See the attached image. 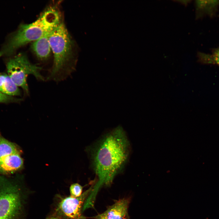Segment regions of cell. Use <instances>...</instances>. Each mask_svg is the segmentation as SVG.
<instances>
[{"label": "cell", "mask_w": 219, "mask_h": 219, "mask_svg": "<svg viewBox=\"0 0 219 219\" xmlns=\"http://www.w3.org/2000/svg\"><path fill=\"white\" fill-rule=\"evenodd\" d=\"M23 192L19 183L0 176V219H21Z\"/></svg>", "instance_id": "obj_4"}, {"label": "cell", "mask_w": 219, "mask_h": 219, "mask_svg": "<svg viewBox=\"0 0 219 219\" xmlns=\"http://www.w3.org/2000/svg\"><path fill=\"white\" fill-rule=\"evenodd\" d=\"M93 148L92 164L98 180L87 198L92 203L100 188L109 186L123 168L129 156L130 145L125 132L119 126L103 136Z\"/></svg>", "instance_id": "obj_1"}, {"label": "cell", "mask_w": 219, "mask_h": 219, "mask_svg": "<svg viewBox=\"0 0 219 219\" xmlns=\"http://www.w3.org/2000/svg\"><path fill=\"white\" fill-rule=\"evenodd\" d=\"M198 57L200 61L203 63L213 64L219 66V49L211 55L199 53Z\"/></svg>", "instance_id": "obj_12"}, {"label": "cell", "mask_w": 219, "mask_h": 219, "mask_svg": "<svg viewBox=\"0 0 219 219\" xmlns=\"http://www.w3.org/2000/svg\"><path fill=\"white\" fill-rule=\"evenodd\" d=\"M6 66L8 75L26 95L29 93L27 82L29 75H33L39 80L44 79L40 73L41 67L31 63L24 54L20 53L9 58L6 61Z\"/></svg>", "instance_id": "obj_5"}, {"label": "cell", "mask_w": 219, "mask_h": 219, "mask_svg": "<svg viewBox=\"0 0 219 219\" xmlns=\"http://www.w3.org/2000/svg\"><path fill=\"white\" fill-rule=\"evenodd\" d=\"M83 187L78 183H74L70 187V196L73 197L79 196L82 194Z\"/></svg>", "instance_id": "obj_15"}, {"label": "cell", "mask_w": 219, "mask_h": 219, "mask_svg": "<svg viewBox=\"0 0 219 219\" xmlns=\"http://www.w3.org/2000/svg\"><path fill=\"white\" fill-rule=\"evenodd\" d=\"M49 33L34 41L32 45L33 51L38 59L41 60L46 59L50 53L51 49L48 39Z\"/></svg>", "instance_id": "obj_9"}, {"label": "cell", "mask_w": 219, "mask_h": 219, "mask_svg": "<svg viewBox=\"0 0 219 219\" xmlns=\"http://www.w3.org/2000/svg\"><path fill=\"white\" fill-rule=\"evenodd\" d=\"M218 1H196L195 2L197 10L209 11L219 3Z\"/></svg>", "instance_id": "obj_13"}, {"label": "cell", "mask_w": 219, "mask_h": 219, "mask_svg": "<svg viewBox=\"0 0 219 219\" xmlns=\"http://www.w3.org/2000/svg\"><path fill=\"white\" fill-rule=\"evenodd\" d=\"M21 152L13 154L0 159V173L7 174L19 170L23 166Z\"/></svg>", "instance_id": "obj_8"}, {"label": "cell", "mask_w": 219, "mask_h": 219, "mask_svg": "<svg viewBox=\"0 0 219 219\" xmlns=\"http://www.w3.org/2000/svg\"><path fill=\"white\" fill-rule=\"evenodd\" d=\"M47 219H59V218L56 217H51Z\"/></svg>", "instance_id": "obj_17"}, {"label": "cell", "mask_w": 219, "mask_h": 219, "mask_svg": "<svg viewBox=\"0 0 219 219\" xmlns=\"http://www.w3.org/2000/svg\"><path fill=\"white\" fill-rule=\"evenodd\" d=\"M22 100L21 99L6 95L0 91V103L5 104L13 103H19Z\"/></svg>", "instance_id": "obj_14"}, {"label": "cell", "mask_w": 219, "mask_h": 219, "mask_svg": "<svg viewBox=\"0 0 219 219\" xmlns=\"http://www.w3.org/2000/svg\"><path fill=\"white\" fill-rule=\"evenodd\" d=\"M0 91L6 95L20 96L21 91L7 74L0 72Z\"/></svg>", "instance_id": "obj_10"}, {"label": "cell", "mask_w": 219, "mask_h": 219, "mask_svg": "<svg viewBox=\"0 0 219 219\" xmlns=\"http://www.w3.org/2000/svg\"><path fill=\"white\" fill-rule=\"evenodd\" d=\"M92 187L91 186L79 197H73L70 196L64 198L59 203L57 210L71 219H84L85 217L82 214L81 210L85 199Z\"/></svg>", "instance_id": "obj_6"}, {"label": "cell", "mask_w": 219, "mask_h": 219, "mask_svg": "<svg viewBox=\"0 0 219 219\" xmlns=\"http://www.w3.org/2000/svg\"><path fill=\"white\" fill-rule=\"evenodd\" d=\"M190 0H176L175 2H177L181 4L186 6L190 2Z\"/></svg>", "instance_id": "obj_16"}, {"label": "cell", "mask_w": 219, "mask_h": 219, "mask_svg": "<svg viewBox=\"0 0 219 219\" xmlns=\"http://www.w3.org/2000/svg\"><path fill=\"white\" fill-rule=\"evenodd\" d=\"M21 151L15 144L5 139L0 134V159Z\"/></svg>", "instance_id": "obj_11"}, {"label": "cell", "mask_w": 219, "mask_h": 219, "mask_svg": "<svg viewBox=\"0 0 219 219\" xmlns=\"http://www.w3.org/2000/svg\"><path fill=\"white\" fill-rule=\"evenodd\" d=\"M129 203L128 200L126 199L120 200L95 217L97 219H127Z\"/></svg>", "instance_id": "obj_7"}, {"label": "cell", "mask_w": 219, "mask_h": 219, "mask_svg": "<svg viewBox=\"0 0 219 219\" xmlns=\"http://www.w3.org/2000/svg\"><path fill=\"white\" fill-rule=\"evenodd\" d=\"M51 49L54 54L53 65L49 78L57 80L61 78L72 54L73 44L70 35L63 23L49 35Z\"/></svg>", "instance_id": "obj_3"}, {"label": "cell", "mask_w": 219, "mask_h": 219, "mask_svg": "<svg viewBox=\"0 0 219 219\" xmlns=\"http://www.w3.org/2000/svg\"><path fill=\"white\" fill-rule=\"evenodd\" d=\"M60 13L54 7L45 11L34 22L20 25L0 51V57L12 54L19 48L49 33L61 23Z\"/></svg>", "instance_id": "obj_2"}]
</instances>
